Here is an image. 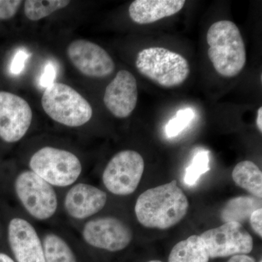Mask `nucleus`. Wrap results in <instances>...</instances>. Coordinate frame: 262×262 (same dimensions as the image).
Masks as SVG:
<instances>
[{
  "label": "nucleus",
  "mask_w": 262,
  "mask_h": 262,
  "mask_svg": "<svg viewBox=\"0 0 262 262\" xmlns=\"http://www.w3.org/2000/svg\"><path fill=\"white\" fill-rule=\"evenodd\" d=\"M189 201L176 180L151 188L136 201L139 223L148 228L166 229L179 223L187 214Z\"/></svg>",
  "instance_id": "obj_1"
},
{
  "label": "nucleus",
  "mask_w": 262,
  "mask_h": 262,
  "mask_svg": "<svg viewBox=\"0 0 262 262\" xmlns=\"http://www.w3.org/2000/svg\"><path fill=\"white\" fill-rule=\"evenodd\" d=\"M8 241L18 262H46L42 244L28 221L14 218L8 225Z\"/></svg>",
  "instance_id": "obj_13"
},
{
  "label": "nucleus",
  "mask_w": 262,
  "mask_h": 262,
  "mask_svg": "<svg viewBox=\"0 0 262 262\" xmlns=\"http://www.w3.org/2000/svg\"><path fill=\"white\" fill-rule=\"evenodd\" d=\"M137 101L138 88L135 77L128 71H120L105 90V106L117 118H126L135 110Z\"/></svg>",
  "instance_id": "obj_12"
},
{
  "label": "nucleus",
  "mask_w": 262,
  "mask_h": 262,
  "mask_svg": "<svg viewBox=\"0 0 262 262\" xmlns=\"http://www.w3.org/2000/svg\"><path fill=\"white\" fill-rule=\"evenodd\" d=\"M207 42L208 58L219 75L229 78L242 72L246 50L235 24L227 20L215 22L207 32Z\"/></svg>",
  "instance_id": "obj_2"
},
{
  "label": "nucleus",
  "mask_w": 262,
  "mask_h": 262,
  "mask_svg": "<svg viewBox=\"0 0 262 262\" xmlns=\"http://www.w3.org/2000/svg\"><path fill=\"white\" fill-rule=\"evenodd\" d=\"M106 202V192L91 184L79 183L66 194L64 208L71 217L82 220L101 211Z\"/></svg>",
  "instance_id": "obj_14"
},
{
  "label": "nucleus",
  "mask_w": 262,
  "mask_h": 262,
  "mask_svg": "<svg viewBox=\"0 0 262 262\" xmlns=\"http://www.w3.org/2000/svg\"><path fill=\"white\" fill-rule=\"evenodd\" d=\"M15 189L26 211L36 220H47L56 213L58 198L53 186L32 170L19 174Z\"/></svg>",
  "instance_id": "obj_6"
},
{
  "label": "nucleus",
  "mask_w": 262,
  "mask_h": 262,
  "mask_svg": "<svg viewBox=\"0 0 262 262\" xmlns=\"http://www.w3.org/2000/svg\"><path fill=\"white\" fill-rule=\"evenodd\" d=\"M210 170L208 151H202L193 158L192 163L186 169L184 182L188 186L195 184L203 174Z\"/></svg>",
  "instance_id": "obj_21"
},
{
  "label": "nucleus",
  "mask_w": 262,
  "mask_h": 262,
  "mask_svg": "<svg viewBox=\"0 0 262 262\" xmlns=\"http://www.w3.org/2000/svg\"><path fill=\"white\" fill-rule=\"evenodd\" d=\"M42 106L52 120L66 126H82L93 116L89 101L68 84L60 82H54L44 91Z\"/></svg>",
  "instance_id": "obj_4"
},
{
  "label": "nucleus",
  "mask_w": 262,
  "mask_h": 262,
  "mask_svg": "<svg viewBox=\"0 0 262 262\" xmlns=\"http://www.w3.org/2000/svg\"><path fill=\"white\" fill-rule=\"evenodd\" d=\"M136 67L141 75L161 87H178L190 73L189 62L182 55L164 48H149L139 52Z\"/></svg>",
  "instance_id": "obj_3"
},
{
  "label": "nucleus",
  "mask_w": 262,
  "mask_h": 262,
  "mask_svg": "<svg viewBox=\"0 0 262 262\" xmlns=\"http://www.w3.org/2000/svg\"><path fill=\"white\" fill-rule=\"evenodd\" d=\"M148 262H163V261H159V260H151V261H149Z\"/></svg>",
  "instance_id": "obj_30"
},
{
  "label": "nucleus",
  "mask_w": 262,
  "mask_h": 262,
  "mask_svg": "<svg viewBox=\"0 0 262 262\" xmlns=\"http://www.w3.org/2000/svg\"><path fill=\"white\" fill-rule=\"evenodd\" d=\"M259 262H262L261 261H260Z\"/></svg>",
  "instance_id": "obj_31"
},
{
  "label": "nucleus",
  "mask_w": 262,
  "mask_h": 262,
  "mask_svg": "<svg viewBox=\"0 0 262 262\" xmlns=\"http://www.w3.org/2000/svg\"><path fill=\"white\" fill-rule=\"evenodd\" d=\"M251 227L255 232L261 237L262 236V209L256 210L253 212L249 219Z\"/></svg>",
  "instance_id": "obj_26"
},
{
  "label": "nucleus",
  "mask_w": 262,
  "mask_h": 262,
  "mask_svg": "<svg viewBox=\"0 0 262 262\" xmlns=\"http://www.w3.org/2000/svg\"><path fill=\"white\" fill-rule=\"evenodd\" d=\"M67 52L71 63L87 77L102 78L112 75L115 70V62L107 52L91 41H73Z\"/></svg>",
  "instance_id": "obj_11"
},
{
  "label": "nucleus",
  "mask_w": 262,
  "mask_h": 262,
  "mask_svg": "<svg viewBox=\"0 0 262 262\" xmlns=\"http://www.w3.org/2000/svg\"><path fill=\"white\" fill-rule=\"evenodd\" d=\"M56 75V69L51 63H48L45 67L44 71L40 78V84L42 87H49L54 83Z\"/></svg>",
  "instance_id": "obj_25"
},
{
  "label": "nucleus",
  "mask_w": 262,
  "mask_h": 262,
  "mask_svg": "<svg viewBox=\"0 0 262 262\" xmlns=\"http://www.w3.org/2000/svg\"><path fill=\"white\" fill-rule=\"evenodd\" d=\"M210 257L206 245L198 235L180 241L172 248L168 262H208Z\"/></svg>",
  "instance_id": "obj_16"
},
{
  "label": "nucleus",
  "mask_w": 262,
  "mask_h": 262,
  "mask_svg": "<svg viewBox=\"0 0 262 262\" xmlns=\"http://www.w3.org/2000/svg\"><path fill=\"white\" fill-rule=\"evenodd\" d=\"M200 237L206 245L210 258L248 255L253 250L252 237L237 222H227L216 228L208 229Z\"/></svg>",
  "instance_id": "obj_8"
},
{
  "label": "nucleus",
  "mask_w": 262,
  "mask_h": 262,
  "mask_svg": "<svg viewBox=\"0 0 262 262\" xmlns=\"http://www.w3.org/2000/svg\"><path fill=\"white\" fill-rule=\"evenodd\" d=\"M32 121L28 102L17 95L0 91V138L8 143L20 141Z\"/></svg>",
  "instance_id": "obj_10"
},
{
  "label": "nucleus",
  "mask_w": 262,
  "mask_h": 262,
  "mask_svg": "<svg viewBox=\"0 0 262 262\" xmlns=\"http://www.w3.org/2000/svg\"><path fill=\"white\" fill-rule=\"evenodd\" d=\"M82 237L90 246L111 252L125 249L133 239L130 227L115 217L89 221L82 229Z\"/></svg>",
  "instance_id": "obj_9"
},
{
  "label": "nucleus",
  "mask_w": 262,
  "mask_h": 262,
  "mask_svg": "<svg viewBox=\"0 0 262 262\" xmlns=\"http://www.w3.org/2000/svg\"><path fill=\"white\" fill-rule=\"evenodd\" d=\"M185 3L184 0H136L129 7V15L136 24H152L179 13Z\"/></svg>",
  "instance_id": "obj_15"
},
{
  "label": "nucleus",
  "mask_w": 262,
  "mask_h": 262,
  "mask_svg": "<svg viewBox=\"0 0 262 262\" xmlns=\"http://www.w3.org/2000/svg\"><path fill=\"white\" fill-rule=\"evenodd\" d=\"M256 125L260 133L262 132V107L258 110L257 119H256Z\"/></svg>",
  "instance_id": "obj_28"
},
{
  "label": "nucleus",
  "mask_w": 262,
  "mask_h": 262,
  "mask_svg": "<svg viewBox=\"0 0 262 262\" xmlns=\"http://www.w3.org/2000/svg\"><path fill=\"white\" fill-rule=\"evenodd\" d=\"M261 208V200L254 196L232 198L226 203L221 213L222 220L227 222L244 223L249 220L253 212Z\"/></svg>",
  "instance_id": "obj_17"
},
{
  "label": "nucleus",
  "mask_w": 262,
  "mask_h": 262,
  "mask_svg": "<svg viewBox=\"0 0 262 262\" xmlns=\"http://www.w3.org/2000/svg\"><path fill=\"white\" fill-rule=\"evenodd\" d=\"M67 0H27L24 3V13L32 21L46 18L70 5Z\"/></svg>",
  "instance_id": "obj_20"
},
{
  "label": "nucleus",
  "mask_w": 262,
  "mask_h": 262,
  "mask_svg": "<svg viewBox=\"0 0 262 262\" xmlns=\"http://www.w3.org/2000/svg\"><path fill=\"white\" fill-rule=\"evenodd\" d=\"M194 117V112L191 108L179 110L177 117L170 120L165 127V132L168 137H174L180 134L192 122Z\"/></svg>",
  "instance_id": "obj_22"
},
{
  "label": "nucleus",
  "mask_w": 262,
  "mask_h": 262,
  "mask_svg": "<svg viewBox=\"0 0 262 262\" xmlns=\"http://www.w3.org/2000/svg\"><path fill=\"white\" fill-rule=\"evenodd\" d=\"M0 262H15L13 258L5 253H0Z\"/></svg>",
  "instance_id": "obj_29"
},
{
  "label": "nucleus",
  "mask_w": 262,
  "mask_h": 262,
  "mask_svg": "<svg viewBox=\"0 0 262 262\" xmlns=\"http://www.w3.org/2000/svg\"><path fill=\"white\" fill-rule=\"evenodd\" d=\"M43 252L46 262H77L70 246L56 234H48L43 239Z\"/></svg>",
  "instance_id": "obj_19"
},
{
  "label": "nucleus",
  "mask_w": 262,
  "mask_h": 262,
  "mask_svg": "<svg viewBox=\"0 0 262 262\" xmlns=\"http://www.w3.org/2000/svg\"><path fill=\"white\" fill-rule=\"evenodd\" d=\"M29 58V54L24 50H19L13 56L10 66V71L11 74L18 75L21 73L25 67L26 61Z\"/></svg>",
  "instance_id": "obj_24"
},
{
  "label": "nucleus",
  "mask_w": 262,
  "mask_h": 262,
  "mask_svg": "<svg viewBox=\"0 0 262 262\" xmlns=\"http://www.w3.org/2000/svg\"><path fill=\"white\" fill-rule=\"evenodd\" d=\"M22 3L20 0H0V20L14 17Z\"/></svg>",
  "instance_id": "obj_23"
},
{
  "label": "nucleus",
  "mask_w": 262,
  "mask_h": 262,
  "mask_svg": "<svg viewBox=\"0 0 262 262\" xmlns=\"http://www.w3.org/2000/svg\"><path fill=\"white\" fill-rule=\"evenodd\" d=\"M31 170L51 186L72 185L82 173L80 160L73 153L46 146L38 150L29 160Z\"/></svg>",
  "instance_id": "obj_5"
},
{
  "label": "nucleus",
  "mask_w": 262,
  "mask_h": 262,
  "mask_svg": "<svg viewBox=\"0 0 262 262\" xmlns=\"http://www.w3.org/2000/svg\"><path fill=\"white\" fill-rule=\"evenodd\" d=\"M144 170L142 156L134 150H124L108 162L103 170V183L114 194L129 195L137 189Z\"/></svg>",
  "instance_id": "obj_7"
},
{
  "label": "nucleus",
  "mask_w": 262,
  "mask_h": 262,
  "mask_svg": "<svg viewBox=\"0 0 262 262\" xmlns=\"http://www.w3.org/2000/svg\"><path fill=\"white\" fill-rule=\"evenodd\" d=\"M227 262H256V261L252 256H248L247 254H241L231 256Z\"/></svg>",
  "instance_id": "obj_27"
},
{
  "label": "nucleus",
  "mask_w": 262,
  "mask_h": 262,
  "mask_svg": "<svg viewBox=\"0 0 262 262\" xmlns=\"http://www.w3.org/2000/svg\"><path fill=\"white\" fill-rule=\"evenodd\" d=\"M232 176L236 185L261 199L262 173L256 164L249 160L241 162L234 167Z\"/></svg>",
  "instance_id": "obj_18"
}]
</instances>
